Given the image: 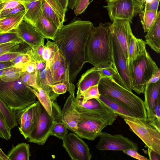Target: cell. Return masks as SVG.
I'll list each match as a JSON object with an SVG mask.
<instances>
[{
	"instance_id": "1",
	"label": "cell",
	"mask_w": 160,
	"mask_h": 160,
	"mask_svg": "<svg viewBox=\"0 0 160 160\" xmlns=\"http://www.w3.org/2000/svg\"><path fill=\"white\" fill-rule=\"evenodd\" d=\"M93 23L77 20L61 25L54 41L62 52L69 67V77L73 84L78 74L87 62L85 49Z\"/></svg>"
},
{
	"instance_id": "2",
	"label": "cell",
	"mask_w": 160,
	"mask_h": 160,
	"mask_svg": "<svg viewBox=\"0 0 160 160\" xmlns=\"http://www.w3.org/2000/svg\"><path fill=\"white\" fill-rule=\"evenodd\" d=\"M112 23L102 22L92 28L85 49L88 62L98 68L114 63L111 27Z\"/></svg>"
},
{
	"instance_id": "3",
	"label": "cell",
	"mask_w": 160,
	"mask_h": 160,
	"mask_svg": "<svg viewBox=\"0 0 160 160\" xmlns=\"http://www.w3.org/2000/svg\"><path fill=\"white\" fill-rule=\"evenodd\" d=\"M101 101V108L80 114L77 129L74 132L80 138L93 141L99 136L103 128L111 125L116 120L117 115Z\"/></svg>"
},
{
	"instance_id": "4",
	"label": "cell",
	"mask_w": 160,
	"mask_h": 160,
	"mask_svg": "<svg viewBox=\"0 0 160 160\" xmlns=\"http://www.w3.org/2000/svg\"><path fill=\"white\" fill-rule=\"evenodd\" d=\"M101 95H110L115 98L128 109L137 118L146 120L147 112L144 101L139 97L121 86L113 79H101L98 83Z\"/></svg>"
},
{
	"instance_id": "5",
	"label": "cell",
	"mask_w": 160,
	"mask_h": 160,
	"mask_svg": "<svg viewBox=\"0 0 160 160\" xmlns=\"http://www.w3.org/2000/svg\"><path fill=\"white\" fill-rule=\"evenodd\" d=\"M36 98L21 77L9 82L0 79V99L16 113L36 102Z\"/></svg>"
},
{
	"instance_id": "6",
	"label": "cell",
	"mask_w": 160,
	"mask_h": 160,
	"mask_svg": "<svg viewBox=\"0 0 160 160\" xmlns=\"http://www.w3.org/2000/svg\"><path fill=\"white\" fill-rule=\"evenodd\" d=\"M158 68L147 51L137 58L132 62L130 73L132 90L139 94L143 93Z\"/></svg>"
},
{
	"instance_id": "7",
	"label": "cell",
	"mask_w": 160,
	"mask_h": 160,
	"mask_svg": "<svg viewBox=\"0 0 160 160\" xmlns=\"http://www.w3.org/2000/svg\"><path fill=\"white\" fill-rule=\"evenodd\" d=\"M62 110L58 103H52L50 115L41 105V110L37 126L28 138V142L43 145L50 136L54 124L61 118Z\"/></svg>"
},
{
	"instance_id": "8",
	"label": "cell",
	"mask_w": 160,
	"mask_h": 160,
	"mask_svg": "<svg viewBox=\"0 0 160 160\" xmlns=\"http://www.w3.org/2000/svg\"><path fill=\"white\" fill-rule=\"evenodd\" d=\"M124 121L131 130L135 133L148 148L160 156V131L152 126L147 120L126 117Z\"/></svg>"
},
{
	"instance_id": "9",
	"label": "cell",
	"mask_w": 160,
	"mask_h": 160,
	"mask_svg": "<svg viewBox=\"0 0 160 160\" xmlns=\"http://www.w3.org/2000/svg\"><path fill=\"white\" fill-rule=\"evenodd\" d=\"M107 4L103 7L108 12L112 21L117 19L128 21L132 23L134 17L142 12L144 7L135 0H106Z\"/></svg>"
},
{
	"instance_id": "10",
	"label": "cell",
	"mask_w": 160,
	"mask_h": 160,
	"mask_svg": "<svg viewBox=\"0 0 160 160\" xmlns=\"http://www.w3.org/2000/svg\"><path fill=\"white\" fill-rule=\"evenodd\" d=\"M41 110V105L38 101L16 113L19 131L25 139L36 128Z\"/></svg>"
},
{
	"instance_id": "11",
	"label": "cell",
	"mask_w": 160,
	"mask_h": 160,
	"mask_svg": "<svg viewBox=\"0 0 160 160\" xmlns=\"http://www.w3.org/2000/svg\"><path fill=\"white\" fill-rule=\"evenodd\" d=\"M99 140L96 146L99 150H125L133 148L138 151V147L128 138L122 134L112 135L101 132L99 135Z\"/></svg>"
},
{
	"instance_id": "12",
	"label": "cell",
	"mask_w": 160,
	"mask_h": 160,
	"mask_svg": "<svg viewBox=\"0 0 160 160\" xmlns=\"http://www.w3.org/2000/svg\"><path fill=\"white\" fill-rule=\"evenodd\" d=\"M62 146L72 160H90L92 156L87 144L75 133H70L62 139Z\"/></svg>"
},
{
	"instance_id": "13",
	"label": "cell",
	"mask_w": 160,
	"mask_h": 160,
	"mask_svg": "<svg viewBox=\"0 0 160 160\" xmlns=\"http://www.w3.org/2000/svg\"><path fill=\"white\" fill-rule=\"evenodd\" d=\"M111 33L114 64L119 77L126 88L132 91L131 81L127 61L118 40L111 31Z\"/></svg>"
},
{
	"instance_id": "14",
	"label": "cell",
	"mask_w": 160,
	"mask_h": 160,
	"mask_svg": "<svg viewBox=\"0 0 160 160\" xmlns=\"http://www.w3.org/2000/svg\"><path fill=\"white\" fill-rule=\"evenodd\" d=\"M111 30L119 42L128 64V46L130 38L133 35L130 22L126 20H115L112 21Z\"/></svg>"
},
{
	"instance_id": "15",
	"label": "cell",
	"mask_w": 160,
	"mask_h": 160,
	"mask_svg": "<svg viewBox=\"0 0 160 160\" xmlns=\"http://www.w3.org/2000/svg\"><path fill=\"white\" fill-rule=\"evenodd\" d=\"M35 72L38 84L44 90L53 102L59 95L55 93L49 85L54 84L49 64L42 60H37Z\"/></svg>"
},
{
	"instance_id": "16",
	"label": "cell",
	"mask_w": 160,
	"mask_h": 160,
	"mask_svg": "<svg viewBox=\"0 0 160 160\" xmlns=\"http://www.w3.org/2000/svg\"><path fill=\"white\" fill-rule=\"evenodd\" d=\"M15 30L19 38L32 50L41 44L44 45V38L34 27L23 20Z\"/></svg>"
},
{
	"instance_id": "17",
	"label": "cell",
	"mask_w": 160,
	"mask_h": 160,
	"mask_svg": "<svg viewBox=\"0 0 160 160\" xmlns=\"http://www.w3.org/2000/svg\"><path fill=\"white\" fill-rule=\"evenodd\" d=\"M143 93L144 103L147 112V120L154 127L155 118L154 109L157 99L160 96V80L154 83H147Z\"/></svg>"
},
{
	"instance_id": "18",
	"label": "cell",
	"mask_w": 160,
	"mask_h": 160,
	"mask_svg": "<svg viewBox=\"0 0 160 160\" xmlns=\"http://www.w3.org/2000/svg\"><path fill=\"white\" fill-rule=\"evenodd\" d=\"M73 97L70 95L66 101L62 110L61 120L68 129L74 132L77 129L81 114L74 108Z\"/></svg>"
},
{
	"instance_id": "19",
	"label": "cell",
	"mask_w": 160,
	"mask_h": 160,
	"mask_svg": "<svg viewBox=\"0 0 160 160\" xmlns=\"http://www.w3.org/2000/svg\"><path fill=\"white\" fill-rule=\"evenodd\" d=\"M98 68L95 67L87 70L81 76L77 83V100H81L85 92L89 87L98 84L101 79Z\"/></svg>"
},
{
	"instance_id": "20",
	"label": "cell",
	"mask_w": 160,
	"mask_h": 160,
	"mask_svg": "<svg viewBox=\"0 0 160 160\" xmlns=\"http://www.w3.org/2000/svg\"><path fill=\"white\" fill-rule=\"evenodd\" d=\"M54 84L59 83L65 84L67 88V91L70 95L75 97V86L72 83L70 80L69 67L65 58L52 76Z\"/></svg>"
},
{
	"instance_id": "21",
	"label": "cell",
	"mask_w": 160,
	"mask_h": 160,
	"mask_svg": "<svg viewBox=\"0 0 160 160\" xmlns=\"http://www.w3.org/2000/svg\"><path fill=\"white\" fill-rule=\"evenodd\" d=\"M34 27L44 38L51 39L53 41L59 28L54 23L46 18L42 9Z\"/></svg>"
},
{
	"instance_id": "22",
	"label": "cell",
	"mask_w": 160,
	"mask_h": 160,
	"mask_svg": "<svg viewBox=\"0 0 160 160\" xmlns=\"http://www.w3.org/2000/svg\"><path fill=\"white\" fill-rule=\"evenodd\" d=\"M146 45L145 42L142 39L137 38L134 35L131 37L128 49V66L129 73L133 61L138 57L147 51Z\"/></svg>"
},
{
	"instance_id": "23",
	"label": "cell",
	"mask_w": 160,
	"mask_h": 160,
	"mask_svg": "<svg viewBox=\"0 0 160 160\" xmlns=\"http://www.w3.org/2000/svg\"><path fill=\"white\" fill-rule=\"evenodd\" d=\"M146 44L157 53L160 52V14L145 36Z\"/></svg>"
},
{
	"instance_id": "24",
	"label": "cell",
	"mask_w": 160,
	"mask_h": 160,
	"mask_svg": "<svg viewBox=\"0 0 160 160\" xmlns=\"http://www.w3.org/2000/svg\"><path fill=\"white\" fill-rule=\"evenodd\" d=\"M99 99L110 108L118 116L123 118L126 117L136 118L128 109L113 97L108 95H101Z\"/></svg>"
},
{
	"instance_id": "25",
	"label": "cell",
	"mask_w": 160,
	"mask_h": 160,
	"mask_svg": "<svg viewBox=\"0 0 160 160\" xmlns=\"http://www.w3.org/2000/svg\"><path fill=\"white\" fill-rule=\"evenodd\" d=\"M43 0H33L22 3L26 11L23 20L34 27L42 9Z\"/></svg>"
},
{
	"instance_id": "26",
	"label": "cell",
	"mask_w": 160,
	"mask_h": 160,
	"mask_svg": "<svg viewBox=\"0 0 160 160\" xmlns=\"http://www.w3.org/2000/svg\"><path fill=\"white\" fill-rule=\"evenodd\" d=\"M25 10L0 20V28L2 33L16 29L23 20Z\"/></svg>"
},
{
	"instance_id": "27",
	"label": "cell",
	"mask_w": 160,
	"mask_h": 160,
	"mask_svg": "<svg viewBox=\"0 0 160 160\" xmlns=\"http://www.w3.org/2000/svg\"><path fill=\"white\" fill-rule=\"evenodd\" d=\"M7 156L9 160H29L31 154L29 145L22 142L16 146H12Z\"/></svg>"
},
{
	"instance_id": "28",
	"label": "cell",
	"mask_w": 160,
	"mask_h": 160,
	"mask_svg": "<svg viewBox=\"0 0 160 160\" xmlns=\"http://www.w3.org/2000/svg\"><path fill=\"white\" fill-rule=\"evenodd\" d=\"M160 14V11L143 9L142 12L139 14L144 32H147L149 30Z\"/></svg>"
},
{
	"instance_id": "29",
	"label": "cell",
	"mask_w": 160,
	"mask_h": 160,
	"mask_svg": "<svg viewBox=\"0 0 160 160\" xmlns=\"http://www.w3.org/2000/svg\"><path fill=\"white\" fill-rule=\"evenodd\" d=\"M27 87L35 94L41 105L44 107L48 113L51 115L52 102L46 92L38 85L36 90L28 86Z\"/></svg>"
},
{
	"instance_id": "30",
	"label": "cell",
	"mask_w": 160,
	"mask_h": 160,
	"mask_svg": "<svg viewBox=\"0 0 160 160\" xmlns=\"http://www.w3.org/2000/svg\"><path fill=\"white\" fill-rule=\"evenodd\" d=\"M0 111L4 116L10 129L15 128L18 125L16 114L0 99Z\"/></svg>"
},
{
	"instance_id": "31",
	"label": "cell",
	"mask_w": 160,
	"mask_h": 160,
	"mask_svg": "<svg viewBox=\"0 0 160 160\" xmlns=\"http://www.w3.org/2000/svg\"><path fill=\"white\" fill-rule=\"evenodd\" d=\"M98 70L101 79L105 78H112L118 83L126 88L119 77L114 63H112L109 66L104 68H98Z\"/></svg>"
},
{
	"instance_id": "32",
	"label": "cell",
	"mask_w": 160,
	"mask_h": 160,
	"mask_svg": "<svg viewBox=\"0 0 160 160\" xmlns=\"http://www.w3.org/2000/svg\"><path fill=\"white\" fill-rule=\"evenodd\" d=\"M42 8L44 15L48 20L53 22L58 28L63 24L54 10L44 0L42 2Z\"/></svg>"
},
{
	"instance_id": "33",
	"label": "cell",
	"mask_w": 160,
	"mask_h": 160,
	"mask_svg": "<svg viewBox=\"0 0 160 160\" xmlns=\"http://www.w3.org/2000/svg\"><path fill=\"white\" fill-rule=\"evenodd\" d=\"M23 72L22 68H17L14 66L5 71L0 77V79L4 82L15 81L21 78Z\"/></svg>"
},
{
	"instance_id": "34",
	"label": "cell",
	"mask_w": 160,
	"mask_h": 160,
	"mask_svg": "<svg viewBox=\"0 0 160 160\" xmlns=\"http://www.w3.org/2000/svg\"><path fill=\"white\" fill-rule=\"evenodd\" d=\"M90 0H68V7L73 10L75 14L78 16L83 12L89 4Z\"/></svg>"
},
{
	"instance_id": "35",
	"label": "cell",
	"mask_w": 160,
	"mask_h": 160,
	"mask_svg": "<svg viewBox=\"0 0 160 160\" xmlns=\"http://www.w3.org/2000/svg\"><path fill=\"white\" fill-rule=\"evenodd\" d=\"M45 46V49L42 58L43 61L46 63H49L59 49L55 42H51L48 39Z\"/></svg>"
},
{
	"instance_id": "36",
	"label": "cell",
	"mask_w": 160,
	"mask_h": 160,
	"mask_svg": "<svg viewBox=\"0 0 160 160\" xmlns=\"http://www.w3.org/2000/svg\"><path fill=\"white\" fill-rule=\"evenodd\" d=\"M33 58L32 49L26 53H22L11 62L14 64L15 67L23 68Z\"/></svg>"
},
{
	"instance_id": "37",
	"label": "cell",
	"mask_w": 160,
	"mask_h": 160,
	"mask_svg": "<svg viewBox=\"0 0 160 160\" xmlns=\"http://www.w3.org/2000/svg\"><path fill=\"white\" fill-rule=\"evenodd\" d=\"M67 129L61 119L54 124L50 136H54L59 139H62L68 134Z\"/></svg>"
},
{
	"instance_id": "38",
	"label": "cell",
	"mask_w": 160,
	"mask_h": 160,
	"mask_svg": "<svg viewBox=\"0 0 160 160\" xmlns=\"http://www.w3.org/2000/svg\"><path fill=\"white\" fill-rule=\"evenodd\" d=\"M11 42H24L18 37L15 29L0 33V44Z\"/></svg>"
},
{
	"instance_id": "39",
	"label": "cell",
	"mask_w": 160,
	"mask_h": 160,
	"mask_svg": "<svg viewBox=\"0 0 160 160\" xmlns=\"http://www.w3.org/2000/svg\"><path fill=\"white\" fill-rule=\"evenodd\" d=\"M101 94L98 90V84L92 86L88 88L84 93L82 98L80 100L82 103L92 98H99Z\"/></svg>"
},
{
	"instance_id": "40",
	"label": "cell",
	"mask_w": 160,
	"mask_h": 160,
	"mask_svg": "<svg viewBox=\"0 0 160 160\" xmlns=\"http://www.w3.org/2000/svg\"><path fill=\"white\" fill-rule=\"evenodd\" d=\"M11 130L4 115L0 111V138L7 140H9L11 137Z\"/></svg>"
},
{
	"instance_id": "41",
	"label": "cell",
	"mask_w": 160,
	"mask_h": 160,
	"mask_svg": "<svg viewBox=\"0 0 160 160\" xmlns=\"http://www.w3.org/2000/svg\"><path fill=\"white\" fill-rule=\"evenodd\" d=\"M22 82L26 85L32 87L36 90L38 84L37 82V78L34 73H29L24 72L21 77Z\"/></svg>"
},
{
	"instance_id": "42",
	"label": "cell",
	"mask_w": 160,
	"mask_h": 160,
	"mask_svg": "<svg viewBox=\"0 0 160 160\" xmlns=\"http://www.w3.org/2000/svg\"><path fill=\"white\" fill-rule=\"evenodd\" d=\"M52 8L59 16L61 23L65 21L66 12L62 6L56 0H44Z\"/></svg>"
},
{
	"instance_id": "43",
	"label": "cell",
	"mask_w": 160,
	"mask_h": 160,
	"mask_svg": "<svg viewBox=\"0 0 160 160\" xmlns=\"http://www.w3.org/2000/svg\"><path fill=\"white\" fill-rule=\"evenodd\" d=\"M29 50H25L18 52H8L0 55V62L11 61L20 54L26 53Z\"/></svg>"
},
{
	"instance_id": "44",
	"label": "cell",
	"mask_w": 160,
	"mask_h": 160,
	"mask_svg": "<svg viewBox=\"0 0 160 160\" xmlns=\"http://www.w3.org/2000/svg\"><path fill=\"white\" fill-rule=\"evenodd\" d=\"M160 96L157 99L154 109V113L155 118L154 127L160 131Z\"/></svg>"
},
{
	"instance_id": "45",
	"label": "cell",
	"mask_w": 160,
	"mask_h": 160,
	"mask_svg": "<svg viewBox=\"0 0 160 160\" xmlns=\"http://www.w3.org/2000/svg\"><path fill=\"white\" fill-rule=\"evenodd\" d=\"M24 10H25L23 4H21L14 8L2 10L0 16L2 18H5Z\"/></svg>"
},
{
	"instance_id": "46",
	"label": "cell",
	"mask_w": 160,
	"mask_h": 160,
	"mask_svg": "<svg viewBox=\"0 0 160 160\" xmlns=\"http://www.w3.org/2000/svg\"><path fill=\"white\" fill-rule=\"evenodd\" d=\"M54 92L58 95L63 94L67 91L66 85L64 83H59L53 85H49Z\"/></svg>"
},
{
	"instance_id": "47",
	"label": "cell",
	"mask_w": 160,
	"mask_h": 160,
	"mask_svg": "<svg viewBox=\"0 0 160 160\" xmlns=\"http://www.w3.org/2000/svg\"><path fill=\"white\" fill-rule=\"evenodd\" d=\"M159 0H146L144 9L158 11Z\"/></svg>"
},
{
	"instance_id": "48",
	"label": "cell",
	"mask_w": 160,
	"mask_h": 160,
	"mask_svg": "<svg viewBox=\"0 0 160 160\" xmlns=\"http://www.w3.org/2000/svg\"><path fill=\"white\" fill-rule=\"evenodd\" d=\"M124 153L139 160H149L146 157L140 154L135 149L131 148L122 151Z\"/></svg>"
},
{
	"instance_id": "49",
	"label": "cell",
	"mask_w": 160,
	"mask_h": 160,
	"mask_svg": "<svg viewBox=\"0 0 160 160\" xmlns=\"http://www.w3.org/2000/svg\"><path fill=\"white\" fill-rule=\"evenodd\" d=\"M36 68V61L33 58L22 68L23 72H27L29 73H34Z\"/></svg>"
},
{
	"instance_id": "50",
	"label": "cell",
	"mask_w": 160,
	"mask_h": 160,
	"mask_svg": "<svg viewBox=\"0 0 160 160\" xmlns=\"http://www.w3.org/2000/svg\"><path fill=\"white\" fill-rule=\"evenodd\" d=\"M21 4H22V3L18 0H10L4 2V6L2 10L14 8Z\"/></svg>"
},
{
	"instance_id": "51",
	"label": "cell",
	"mask_w": 160,
	"mask_h": 160,
	"mask_svg": "<svg viewBox=\"0 0 160 160\" xmlns=\"http://www.w3.org/2000/svg\"><path fill=\"white\" fill-rule=\"evenodd\" d=\"M149 160H159L160 156L157 154L154 150L148 148Z\"/></svg>"
},
{
	"instance_id": "52",
	"label": "cell",
	"mask_w": 160,
	"mask_h": 160,
	"mask_svg": "<svg viewBox=\"0 0 160 160\" xmlns=\"http://www.w3.org/2000/svg\"><path fill=\"white\" fill-rule=\"evenodd\" d=\"M160 78V69L158 68L156 72L152 76L148 83H154L157 82Z\"/></svg>"
},
{
	"instance_id": "53",
	"label": "cell",
	"mask_w": 160,
	"mask_h": 160,
	"mask_svg": "<svg viewBox=\"0 0 160 160\" xmlns=\"http://www.w3.org/2000/svg\"><path fill=\"white\" fill-rule=\"evenodd\" d=\"M14 64L11 61L0 62V70L13 66Z\"/></svg>"
},
{
	"instance_id": "54",
	"label": "cell",
	"mask_w": 160,
	"mask_h": 160,
	"mask_svg": "<svg viewBox=\"0 0 160 160\" xmlns=\"http://www.w3.org/2000/svg\"><path fill=\"white\" fill-rule=\"evenodd\" d=\"M63 7L66 12L68 9V0H56Z\"/></svg>"
},
{
	"instance_id": "55",
	"label": "cell",
	"mask_w": 160,
	"mask_h": 160,
	"mask_svg": "<svg viewBox=\"0 0 160 160\" xmlns=\"http://www.w3.org/2000/svg\"><path fill=\"white\" fill-rule=\"evenodd\" d=\"M0 160H9L7 156L0 148Z\"/></svg>"
},
{
	"instance_id": "56",
	"label": "cell",
	"mask_w": 160,
	"mask_h": 160,
	"mask_svg": "<svg viewBox=\"0 0 160 160\" xmlns=\"http://www.w3.org/2000/svg\"><path fill=\"white\" fill-rule=\"evenodd\" d=\"M139 4L142 6L144 8V5L146 0H135Z\"/></svg>"
},
{
	"instance_id": "57",
	"label": "cell",
	"mask_w": 160,
	"mask_h": 160,
	"mask_svg": "<svg viewBox=\"0 0 160 160\" xmlns=\"http://www.w3.org/2000/svg\"><path fill=\"white\" fill-rule=\"evenodd\" d=\"M4 6V2L0 4V14L3 10Z\"/></svg>"
},
{
	"instance_id": "58",
	"label": "cell",
	"mask_w": 160,
	"mask_h": 160,
	"mask_svg": "<svg viewBox=\"0 0 160 160\" xmlns=\"http://www.w3.org/2000/svg\"><path fill=\"white\" fill-rule=\"evenodd\" d=\"M5 68V69H3L0 70V77L4 73V72L5 71H6L8 69V68Z\"/></svg>"
},
{
	"instance_id": "59",
	"label": "cell",
	"mask_w": 160,
	"mask_h": 160,
	"mask_svg": "<svg viewBox=\"0 0 160 160\" xmlns=\"http://www.w3.org/2000/svg\"><path fill=\"white\" fill-rule=\"evenodd\" d=\"M20 2L22 3V4L23 3L27 2H30L33 0H18Z\"/></svg>"
},
{
	"instance_id": "60",
	"label": "cell",
	"mask_w": 160,
	"mask_h": 160,
	"mask_svg": "<svg viewBox=\"0 0 160 160\" xmlns=\"http://www.w3.org/2000/svg\"><path fill=\"white\" fill-rule=\"evenodd\" d=\"M9 0H0V4L2 3L5 2Z\"/></svg>"
},
{
	"instance_id": "61",
	"label": "cell",
	"mask_w": 160,
	"mask_h": 160,
	"mask_svg": "<svg viewBox=\"0 0 160 160\" xmlns=\"http://www.w3.org/2000/svg\"><path fill=\"white\" fill-rule=\"evenodd\" d=\"M93 0H89V3H91V2H92Z\"/></svg>"
},
{
	"instance_id": "62",
	"label": "cell",
	"mask_w": 160,
	"mask_h": 160,
	"mask_svg": "<svg viewBox=\"0 0 160 160\" xmlns=\"http://www.w3.org/2000/svg\"><path fill=\"white\" fill-rule=\"evenodd\" d=\"M2 33V32L1 29H0V33Z\"/></svg>"
},
{
	"instance_id": "63",
	"label": "cell",
	"mask_w": 160,
	"mask_h": 160,
	"mask_svg": "<svg viewBox=\"0 0 160 160\" xmlns=\"http://www.w3.org/2000/svg\"><path fill=\"white\" fill-rule=\"evenodd\" d=\"M3 18H2L0 16V20L2 19H3Z\"/></svg>"
}]
</instances>
